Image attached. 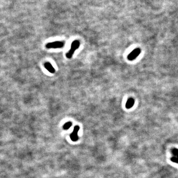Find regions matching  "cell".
Masks as SVG:
<instances>
[{"label": "cell", "instance_id": "obj_4", "mask_svg": "<svg viewBox=\"0 0 178 178\" xmlns=\"http://www.w3.org/2000/svg\"><path fill=\"white\" fill-rule=\"evenodd\" d=\"M80 129V127L78 126H75L74 128L73 132L70 135V138L73 142H76L78 139V132Z\"/></svg>", "mask_w": 178, "mask_h": 178}, {"label": "cell", "instance_id": "obj_7", "mask_svg": "<svg viewBox=\"0 0 178 178\" xmlns=\"http://www.w3.org/2000/svg\"><path fill=\"white\" fill-rule=\"evenodd\" d=\"M134 103V100L133 98H129L127 101L126 103V107L127 109H130L133 107Z\"/></svg>", "mask_w": 178, "mask_h": 178}, {"label": "cell", "instance_id": "obj_6", "mask_svg": "<svg viewBox=\"0 0 178 178\" xmlns=\"http://www.w3.org/2000/svg\"><path fill=\"white\" fill-rule=\"evenodd\" d=\"M45 68L47 70L49 71L50 73H55V68L53 67L52 65L50 63V62H47L44 64Z\"/></svg>", "mask_w": 178, "mask_h": 178}, {"label": "cell", "instance_id": "obj_1", "mask_svg": "<svg viewBox=\"0 0 178 178\" xmlns=\"http://www.w3.org/2000/svg\"><path fill=\"white\" fill-rule=\"evenodd\" d=\"M80 46V42L78 40H75L73 41L72 43L71 48L70 50L68 51V52L67 53L66 56L67 58L68 59H71L73 56V55L74 54V51L78 49V47Z\"/></svg>", "mask_w": 178, "mask_h": 178}, {"label": "cell", "instance_id": "obj_8", "mask_svg": "<svg viewBox=\"0 0 178 178\" xmlns=\"http://www.w3.org/2000/svg\"><path fill=\"white\" fill-rule=\"evenodd\" d=\"M72 124L71 122H66L63 125V128L64 130H68L70 128V127L72 126Z\"/></svg>", "mask_w": 178, "mask_h": 178}, {"label": "cell", "instance_id": "obj_3", "mask_svg": "<svg viewBox=\"0 0 178 178\" xmlns=\"http://www.w3.org/2000/svg\"><path fill=\"white\" fill-rule=\"evenodd\" d=\"M141 50L139 48L134 50L130 54L128 55V59L129 60H133L136 59L137 57L141 53Z\"/></svg>", "mask_w": 178, "mask_h": 178}, {"label": "cell", "instance_id": "obj_2", "mask_svg": "<svg viewBox=\"0 0 178 178\" xmlns=\"http://www.w3.org/2000/svg\"><path fill=\"white\" fill-rule=\"evenodd\" d=\"M64 46V43L60 41H56L51 43H49L46 45L47 49H58L61 48Z\"/></svg>", "mask_w": 178, "mask_h": 178}, {"label": "cell", "instance_id": "obj_5", "mask_svg": "<svg viewBox=\"0 0 178 178\" xmlns=\"http://www.w3.org/2000/svg\"><path fill=\"white\" fill-rule=\"evenodd\" d=\"M172 157L171 160L172 162L178 164V150L177 148H174L172 150Z\"/></svg>", "mask_w": 178, "mask_h": 178}]
</instances>
